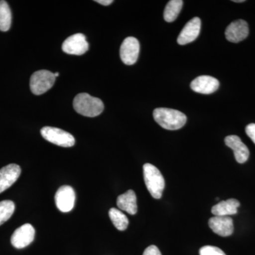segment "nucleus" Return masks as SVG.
<instances>
[{"mask_svg": "<svg viewBox=\"0 0 255 255\" xmlns=\"http://www.w3.org/2000/svg\"><path fill=\"white\" fill-rule=\"evenodd\" d=\"M73 107L78 114L87 117H95L103 112L104 103L100 99L87 93H80L75 97Z\"/></svg>", "mask_w": 255, "mask_h": 255, "instance_id": "nucleus-2", "label": "nucleus"}, {"mask_svg": "<svg viewBox=\"0 0 255 255\" xmlns=\"http://www.w3.org/2000/svg\"><path fill=\"white\" fill-rule=\"evenodd\" d=\"M233 1H234V2H238V3H241V2H245V0H233Z\"/></svg>", "mask_w": 255, "mask_h": 255, "instance_id": "nucleus-26", "label": "nucleus"}, {"mask_svg": "<svg viewBox=\"0 0 255 255\" xmlns=\"http://www.w3.org/2000/svg\"><path fill=\"white\" fill-rule=\"evenodd\" d=\"M219 87V80L209 75H201L198 77L191 83V88L193 91L204 95L214 93Z\"/></svg>", "mask_w": 255, "mask_h": 255, "instance_id": "nucleus-13", "label": "nucleus"}, {"mask_svg": "<svg viewBox=\"0 0 255 255\" xmlns=\"http://www.w3.org/2000/svg\"><path fill=\"white\" fill-rule=\"evenodd\" d=\"M226 145L232 149L238 163H245L250 157V150L238 135H228L225 138Z\"/></svg>", "mask_w": 255, "mask_h": 255, "instance_id": "nucleus-15", "label": "nucleus"}, {"mask_svg": "<svg viewBox=\"0 0 255 255\" xmlns=\"http://www.w3.org/2000/svg\"><path fill=\"white\" fill-rule=\"evenodd\" d=\"M41 134L47 141L61 147H73L75 143V137L73 135L58 128L50 127L42 128Z\"/></svg>", "mask_w": 255, "mask_h": 255, "instance_id": "nucleus-5", "label": "nucleus"}, {"mask_svg": "<svg viewBox=\"0 0 255 255\" xmlns=\"http://www.w3.org/2000/svg\"><path fill=\"white\" fill-rule=\"evenodd\" d=\"M55 204L61 212L68 213L73 209L75 202V192L70 186H62L55 196Z\"/></svg>", "mask_w": 255, "mask_h": 255, "instance_id": "nucleus-8", "label": "nucleus"}, {"mask_svg": "<svg viewBox=\"0 0 255 255\" xmlns=\"http://www.w3.org/2000/svg\"><path fill=\"white\" fill-rule=\"evenodd\" d=\"M117 204L119 209L126 211L128 214L135 215L137 211L135 193L130 189L122 195H119L117 198Z\"/></svg>", "mask_w": 255, "mask_h": 255, "instance_id": "nucleus-16", "label": "nucleus"}, {"mask_svg": "<svg viewBox=\"0 0 255 255\" xmlns=\"http://www.w3.org/2000/svg\"><path fill=\"white\" fill-rule=\"evenodd\" d=\"M201 25L200 18H191L179 33L177 38V43L179 45H186L195 41L200 33Z\"/></svg>", "mask_w": 255, "mask_h": 255, "instance_id": "nucleus-14", "label": "nucleus"}, {"mask_svg": "<svg viewBox=\"0 0 255 255\" xmlns=\"http://www.w3.org/2000/svg\"><path fill=\"white\" fill-rule=\"evenodd\" d=\"M109 216L117 229L121 231L127 230L129 223L128 219L127 216L123 214L120 210L112 208L109 211Z\"/></svg>", "mask_w": 255, "mask_h": 255, "instance_id": "nucleus-19", "label": "nucleus"}, {"mask_svg": "<svg viewBox=\"0 0 255 255\" xmlns=\"http://www.w3.org/2000/svg\"><path fill=\"white\" fill-rule=\"evenodd\" d=\"M182 0H171L167 3L164 11V18L167 22H172L177 18L182 10Z\"/></svg>", "mask_w": 255, "mask_h": 255, "instance_id": "nucleus-18", "label": "nucleus"}, {"mask_svg": "<svg viewBox=\"0 0 255 255\" xmlns=\"http://www.w3.org/2000/svg\"><path fill=\"white\" fill-rule=\"evenodd\" d=\"M54 75L55 78H56V77L59 76V73H54Z\"/></svg>", "mask_w": 255, "mask_h": 255, "instance_id": "nucleus-27", "label": "nucleus"}, {"mask_svg": "<svg viewBox=\"0 0 255 255\" xmlns=\"http://www.w3.org/2000/svg\"><path fill=\"white\" fill-rule=\"evenodd\" d=\"M225 34L228 41L232 43H239L246 39L249 34L248 23L243 19L233 21L226 28Z\"/></svg>", "mask_w": 255, "mask_h": 255, "instance_id": "nucleus-10", "label": "nucleus"}, {"mask_svg": "<svg viewBox=\"0 0 255 255\" xmlns=\"http://www.w3.org/2000/svg\"><path fill=\"white\" fill-rule=\"evenodd\" d=\"M153 117L161 127L171 130L182 128L187 120L185 114L182 112L167 108L155 109Z\"/></svg>", "mask_w": 255, "mask_h": 255, "instance_id": "nucleus-1", "label": "nucleus"}, {"mask_svg": "<svg viewBox=\"0 0 255 255\" xmlns=\"http://www.w3.org/2000/svg\"><path fill=\"white\" fill-rule=\"evenodd\" d=\"M62 49L68 54L81 55L89 50V43L85 35L76 33L68 37L63 42Z\"/></svg>", "mask_w": 255, "mask_h": 255, "instance_id": "nucleus-7", "label": "nucleus"}, {"mask_svg": "<svg viewBox=\"0 0 255 255\" xmlns=\"http://www.w3.org/2000/svg\"><path fill=\"white\" fill-rule=\"evenodd\" d=\"M21 169L16 164H9L0 169V193L6 191L17 181Z\"/></svg>", "mask_w": 255, "mask_h": 255, "instance_id": "nucleus-11", "label": "nucleus"}, {"mask_svg": "<svg viewBox=\"0 0 255 255\" xmlns=\"http://www.w3.org/2000/svg\"><path fill=\"white\" fill-rule=\"evenodd\" d=\"M246 132L253 142L255 144V124H251L247 126Z\"/></svg>", "mask_w": 255, "mask_h": 255, "instance_id": "nucleus-23", "label": "nucleus"}, {"mask_svg": "<svg viewBox=\"0 0 255 255\" xmlns=\"http://www.w3.org/2000/svg\"><path fill=\"white\" fill-rule=\"evenodd\" d=\"M54 73L49 70H41L35 72L30 80V87L34 95H41L48 91L54 85Z\"/></svg>", "mask_w": 255, "mask_h": 255, "instance_id": "nucleus-4", "label": "nucleus"}, {"mask_svg": "<svg viewBox=\"0 0 255 255\" xmlns=\"http://www.w3.org/2000/svg\"><path fill=\"white\" fill-rule=\"evenodd\" d=\"M35 238V229L29 223L17 228L11 238V243L16 249H23L29 246Z\"/></svg>", "mask_w": 255, "mask_h": 255, "instance_id": "nucleus-9", "label": "nucleus"}, {"mask_svg": "<svg viewBox=\"0 0 255 255\" xmlns=\"http://www.w3.org/2000/svg\"><path fill=\"white\" fill-rule=\"evenodd\" d=\"M11 24V12L6 1H0V31H9Z\"/></svg>", "mask_w": 255, "mask_h": 255, "instance_id": "nucleus-20", "label": "nucleus"}, {"mask_svg": "<svg viewBox=\"0 0 255 255\" xmlns=\"http://www.w3.org/2000/svg\"><path fill=\"white\" fill-rule=\"evenodd\" d=\"M140 52V43L134 37H128L122 43L120 48V56L124 64L128 65L136 63Z\"/></svg>", "mask_w": 255, "mask_h": 255, "instance_id": "nucleus-6", "label": "nucleus"}, {"mask_svg": "<svg viewBox=\"0 0 255 255\" xmlns=\"http://www.w3.org/2000/svg\"><path fill=\"white\" fill-rule=\"evenodd\" d=\"M142 255H162L160 251L155 246H150L146 248Z\"/></svg>", "mask_w": 255, "mask_h": 255, "instance_id": "nucleus-24", "label": "nucleus"}, {"mask_svg": "<svg viewBox=\"0 0 255 255\" xmlns=\"http://www.w3.org/2000/svg\"><path fill=\"white\" fill-rule=\"evenodd\" d=\"M209 226L216 234L222 237L231 236L234 231L233 221L229 216H215L209 219Z\"/></svg>", "mask_w": 255, "mask_h": 255, "instance_id": "nucleus-12", "label": "nucleus"}, {"mask_svg": "<svg viewBox=\"0 0 255 255\" xmlns=\"http://www.w3.org/2000/svg\"><path fill=\"white\" fill-rule=\"evenodd\" d=\"M96 2L99 3V4L104 5V6H108L113 2L112 0H97L95 1Z\"/></svg>", "mask_w": 255, "mask_h": 255, "instance_id": "nucleus-25", "label": "nucleus"}, {"mask_svg": "<svg viewBox=\"0 0 255 255\" xmlns=\"http://www.w3.org/2000/svg\"><path fill=\"white\" fill-rule=\"evenodd\" d=\"M14 210L15 204L13 201L5 200L0 202V226L11 218Z\"/></svg>", "mask_w": 255, "mask_h": 255, "instance_id": "nucleus-21", "label": "nucleus"}, {"mask_svg": "<svg viewBox=\"0 0 255 255\" xmlns=\"http://www.w3.org/2000/svg\"><path fill=\"white\" fill-rule=\"evenodd\" d=\"M143 177L146 187L154 199L162 197L165 187V182L162 174L155 166L150 163L143 165Z\"/></svg>", "mask_w": 255, "mask_h": 255, "instance_id": "nucleus-3", "label": "nucleus"}, {"mask_svg": "<svg viewBox=\"0 0 255 255\" xmlns=\"http://www.w3.org/2000/svg\"><path fill=\"white\" fill-rule=\"evenodd\" d=\"M240 206L241 204L237 199H230L221 201L219 204L213 206L211 213L214 216H229L237 214L238 209Z\"/></svg>", "mask_w": 255, "mask_h": 255, "instance_id": "nucleus-17", "label": "nucleus"}, {"mask_svg": "<svg viewBox=\"0 0 255 255\" xmlns=\"http://www.w3.org/2000/svg\"><path fill=\"white\" fill-rule=\"evenodd\" d=\"M200 255H226L224 252L217 247L204 246L199 251Z\"/></svg>", "mask_w": 255, "mask_h": 255, "instance_id": "nucleus-22", "label": "nucleus"}]
</instances>
